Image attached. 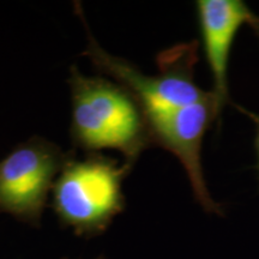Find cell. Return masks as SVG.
<instances>
[{
    "instance_id": "6da1fadb",
    "label": "cell",
    "mask_w": 259,
    "mask_h": 259,
    "mask_svg": "<svg viewBox=\"0 0 259 259\" xmlns=\"http://www.w3.org/2000/svg\"><path fill=\"white\" fill-rule=\"evenodd\" d=\"M88 32L83 56L100 73L124 85L136 97L147 119L154 145L213 120L218 101L213 93L200 88L194 79L199 60V42L177 44L156 57L157 72L147 74L124 58L112 56L100 46L87 25L79 3L74 6Z\"/></svg>"
},
{
    "instance_id": "7a4b0ae2",
    "label": "cell",
    "mask_w": 259,
    "mask_h": 259,
    "mask_svg": "<svg viewBox=\"0 0 259 259\" xmlns=\"http://www.w3.org/2000/svg\"><path fill=\"white\" fill-rule=\"evenodd\" d=\"M71 92L70 135L74 149L87 154L116 150L135 163L154 147L147 119L136 97L114 79L87 76L76 65L67 79Z\"/></svg>"
},
{
    "instance_id": "3957f363",
    "label": "cell",
    "mask_w": 259,
    "mask_h": 259,
    "mask_svg": "<svg viewBox=\"0 0 259 259\" xmlns=\"http://www.w3.org/2000/svg\"><path fill=\"white\" fill-rule=\"evenodd\" d=\"M132 166L101 153L84 158L71 154L52 190L51 206L63 228L80 238H95L125 211L122 184Z\"/></svg>"
},
{
    "instance_id": "277c9868",
    "label": "cell",
    "mask_w": 259,
    "mask_h": 259,
    "mask_svg": "<svg viewBox=\"0 0 259 259\" xmlns=\"http://www.w3.org/2000/svg\"><path fill=\"white\" fill-rule=\"evenodd\" d=\"M72 153L40 136L16 145L0 161V212L38 228L50 193Z\"/></svg>"
},
{
    "instance_id": "5b68a950",
    "label": "cell",
    "mask_w": 259,
    "mask_h": 259,
    "mask_svg": "<svg viewBox=\"0 0 259 259\" xmlns=\"http://www.w3.org/2000/svg\"><path fill=\"white\" fill-rule=\"evenodd\" d=\"M202 47L212 77L213 95L220 114L229 102L228 65L234 38L242 25L255 14L242 0H198L196 2Z\"/></svg>"
},
{
    "instance_id": "8992f818",
    "label": "cell",
    "mask_w": 259,
    "mask_h": 259,
    "mask_svg": "<svg viewBox=\"0 0 259 259\" xmlns=\"http://www.w3.org/2000/svg\"><path fill=\"white\" fill-rule=\"evenodd\" d=\"M235 107L241 113H244L246 116H248V118H250L251 120L254 122V125H255V141H254V144H255V149H257V154H258V168H259V114H257V113H253V112L248 111V109H246V108H244V107H241V106L236 105Z\"/></svg>"
},
{
    "instance_id": "52a82bcc",
    "label": "cell",
    "mask_w": 259,
    "mask_h": 259,
    "mask_svg": "<svg viewBox=\"0 0 259 259\" xmlns=\"http://www.w3.org/2000/svg\"><path fill=\"white\" fill-rule=\"evenodd\" d=\"M250 27L252 28V30L254 31V34L257 35L258 40H259V16L255 15L254 18L252 19V22L250 23Z\"/></svg>"
},
{
    "instance_id": "ba28073f",
    "label": "cell",
    "mask_w": 259,
    "mask_h": 259,
    "mask_svg": "<svg viewBox=\"0 0 259 259\" xmlns=\"http://www.w3.org/2000/svg\"><path fill=\"white\" fill-rule=\"evenodd\" d=\"M63 259H66V258H63ZM96 259H105V257H103V255H100V257H97Z\"/></svg>"
}]
</instances>
